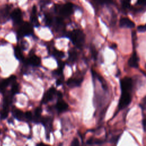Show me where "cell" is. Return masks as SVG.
Masks as SVG:
<instances>
[{
  "label": "cell",
  "mask_w": 146,
  "mask_h": 146,
  "mask_svg": "<svg viewBox=\"0 0 146 146\" xmlns=\"http://www.w3.org/2000/svg\"><path fill=\"white\" fill-rule=\"evenodd\" d=\"M136 3L139 6H145L146 5V0H137Z\"/></svg>",
  "instance_id": "cell-28"
},
{
  "label": "cell",
  "mask_w": 146,
  "mask_h": 146,
  "mask_svg": "<svg viewBox=\"0 0 146 146\" xmlns=\"http://www.w3.org/2000/svg\"><path fill=\"white\" fill-rule=\"evenodd\" d=\"M62 81L61 80V79H58V80H56V82L57 86L60 85V84H62Z\"/></svg>",
  "instance_id": "cell-30"
},
{
  "label": "cell",
  "mask_w": 146,
  "mask_h": 146,
  "mask_svg": "<svg viewBox=\"0 0 146 146\" xmlns=\"http://www.w3.org/2000/svg\"><path fill=\"white\" fill-rule=\"evenodd\" d=\"M25 117H26V119H27L28 120L33 121V115L30 111H26L25 112Z\"/></svg>",
  "instance_id": "cell-24"
},
{
  "label": "cell",
  "mask_w": 146,
  "mask_h": 146,
  "mask_svg": "<svg viewBox=\"0 0 146 146\" xmlns=\"http://www.w3.org/2000/svg\"><path fill=\"white\" fill-rule=\"evenodd\" d=\"M73 5L71 3H67L58 7L59 14L62 16H68L73 12Z\"/></svg>",
  "instance_id": "cell-5"
},
{
  "label": "cell",
  "mask_w": 146,
  "mask_h": 146,
  "mask_svg": "<svg viewBox=\"0 0 146 146\" xmlns=\"http://www.w3.org/2000/svg\"><path fill=\"white\" fill-rule=\"evenodd\" d=\"M33 32V27L29 22H23L21 24V26L18 31V34L20 36H23L31 35Z\"/></svg>",
  "instance_id": "cell-3"
},
{
  "label": "cell",
  "mask_w": 146,
  "mask_h": 146,
  "mask_svg": "<svg viewBox=\"0 0 146 146\" xmlns=\"http://www.w3.org/2000/svg\"><path fill=\"white\" fill-rule=\"evenodd\" d=\"M0 133H1V132H0Z\"/></svg>",
  "instance_id": "cell-32"
},
{
  "label": "cell",
  "mask_w": 146,
  "mask_h": 146,
  "mask_svg": "<svg viewBox=\"0 0 146 146\" xmlns=\"http://www.w3.org/2000/svg\"><path fill=\"white\" fill-rule=\"evenodd\" d=\"M13 115L18 120L25 121L26 119L25 113L19 110V109H17V108L14 109L13 110Z\"/></svg>",
  "instance_id": "cell-16"
},
{
  "label": "cell",
  "mask_w": 146,
  "mask_h": 146,
  "mask_svg": "<svg viewBox=\"0 0 146 146\" xmlns=\"http://www.w3.org/2000/svg\"><path fill=\"white\" fill-rule=\"evenodd\" d=\"M53 54L54 55V56L59 57V58H62L64 56V53L63 52L59 51L56 50H55L53 51Z\"/></svg>",
  "instance_id": "cell-25"
},
{
  "label": "cell",
  "mask_w": 146,
  "mask_h": 146,
  "mask_svg": "<svg viewBox=\"0 0 146 146\" xmlns=\"http://www.w3.org/2000/svg\"><path fill=\"white\" fill-rule=\"evenodd\" d=\"M19 84L16 83L15 82L14 83H13L12 84V87H11V91L10 92L14 95L15 94H17L19 92Z\"/></svg>",
  "instance_id": "cell-20"
},
{
  "label": "cell",
  "mask_w": 146,
  "mask_h": 146,
  "mask_svg": "<svg viewBox=\"0 0 146 146\" xmlns=\"http://www.w3.org/2000/svg\"><path fill=\"white\" fill-rule=\"evenodd\" d=\"M69 60L70 62H74L77 58V53L76 51L72 50L69 52Z\"/></svg>",
  "instance_id": "cell-21"
},
{
  "label": "cell",
  "mask_w": 146,
  "mask_h": 146,
  "mask_svg": "<svg viewBox=\"0 0 146 146\" xmlns=\"http://www.w3.org/2000/svg\"><path fill=\"white\" fill-rule=\"evenodd\" d=\"M9 10L10 8L7 6L0 8V21L2 22V21H6L7 19L9 14Z\"/></svg>",
  "instance_id": "cell-15"
},
{
  "label": "cell",
  "mask_w": 146,
  "mask_h": 146,
  "mask_svg": "<svg viewBox=\"0 0 146 146\" xmlns=\"http://www.w3.org/2000/svg\"><path fill=\"white\" fill-rule=\"evenodd\" d=\"M46 128V129H48L47 132L50 133L51 128H52V119L51 117L46 116V117H42L40 121Z\"/></svg>",
  "instance_id": "cell-11"
},
{
  "label": "cell",
  "mask_w": 146,
  "mask_h": 146,
  "mask_svg": "<svg viewBox=\"0 0 146 146\" xmlns=\"http://www.w3.org/2000/svg\"><path fill=\"white\" fill-rule=\"evenodd\" d=\"M135 23L133 21L128 18H121L119 21V26L124 28H133Z\"/></svg>",
  "instance_id": "cell-10"
},
{
  "label": "cell",
  "mask_w": 146,
  "mask_h": 146,
  "mask_svg": "<svg viewBox=\"0 0 146 146\" xmlns=\"http://www.w3.org/2000/svg\"><path fill=\"white\" fill-rule=\"evenodd\" d=\"M11 17L15 23L21 24L22 23V14L19 9H15L11 13Z\"/></svg>",
  "instance_id": "cell-7"
},
{
  "label": "cell",
  "mask_w": 146,
  "mask_h": 146,
  "mask_svg": "<svg viewBox=\"0 0 146 146\" xmlns=\"http://www.w3.org/2000/svg\"><path fill=\"white\" fill-rule=\"evenodd\" d=\"M56 92V91L55 88L51 87L50 88H49L43 96L42 103L45 104L51 101L53 99Z\"/></svg>",
  "instance_id": "cell-8"
},
{
  "label": "cell",
  "mask_w": 146,
  "mask_h": 146,
  "mask_svg": "<svg viewBox=\"0 0 146 146\" xmlns=\"http://www.w3.org/2000/svg\"><path fill=\"white\" fill-rule=\"evenodd\" d=\"M36 146H51V145H49L43 143H39L37 144Z\"/></svg>",
  "instance_id": "cell-29"
},
{
  "label": "cell",
  "mask_w": 146,
  "mask_h": 146,
  "mask_svg": "<svg viewBox=\"0 0 146 146\" xmlns=\"http://www.w3.org/2000/svg\"><path fill=\"white\" fill-rule=\"evenodd\" d=\"M70 38L74 45L77 47L80 48L83 46L84 43L85 35L80 30H74L70 33Z\"/></svg>",
  "instance_id": "cell-1"
},
{
  "label": "cell",
  "mask_w": 146,
  "mask_h": 146,
  "mask_svg": "<svg viewBox=\"0 0 146 146\" xmlns=\"http://www.w3.org/2000/svg\"><path fill=\"white\" fill-rule=\"evenodd\" d=\"M137 31L140 32H144L146 31V25H140L137 27Z\"/></svg>",
  "instance_id": "cell-27"
},
{
  "label": "cell",
  "mask_w": 146,
  "mask_h": 146,
  "mask_svg": "<svg viewBox=\"0 0 146 146\" xmlns=\"http://www.w3.org/2000/svg\"><path fill=\"white\" fill-rule=\"evenodd\" d=\"M121 92H130L132 89V80L131 78L125 76L120 80Z\"/></svg>",
  "instance_id": "cell-4"
},
{
  "label": "cell",
  "mask_w": 146,
  "mask_h": 146,
  "mask_svg": "<svg viewBox=\"0 0 146 146\" xmlns=\"http://www.w3.org/2000/svg\"><path fill=\"white\" fill-rule=\"evenodd\" d=\"M121 3L124 9H129L131 6V0H121Z\"/></svg>",
  "instance_id": "cell-22"
},
{
  "label": "cell",
  "mask_w": 146,
  "mask_h": 146,
  "mask_svg": "<svg viewBox=\"0 0 146 146\" xmlns=\"http://www.w3.org/2000/svg\"><path fill=\"white\" fill-rule=\"evenodd\" d=\"M70 146H79V140L76 138H74L72 141Z\"/></svg>",
  "instance_id": "cell-26"
},
{
  "label": "cell",
  "mask_w": 146,
  "mask_h": 146,
  "mask_svg": "<svg viewBox=\"0 0 146 146\" xmlns=\"http://www.w3.org/2000/svg\"><path fill=\"white\" fill-rule=\"evenodd\" d=\"M41 113H42V108L40 107H37L34 111V113L33 115V121L35 123H39L41 119Z\"/></svg>",
  "instance_id": "cell-18"
},
{
  "label": "cell",
  "mask_w": 146,
  "mask_h": 146,
  "mask_svg": "<svg viewBox=\"0 0 146 146\" xmlns=\"http://www.w3.org/2000/svg\"><path fill=\"white\" fill-rule=\"evenodd\" d=\"M128 65L133 68H137L139 66V57L136 52H133L128 60Z\"/></svg>",
  "instance_id": "cell-12"
},
{
  "label": "cell",
  "mask_w": 146,
  "mask_h": 146,
  "mask_svg": "<svg viewBox=\"0 0 146 146\" xmlns=\"http://www.w3.org/2000/svg\"><path fill=\"white\" fill-rule=\"evenodd\" d=\"M96 3L99 5H104L108 4L112 2V0H94Z\"/></svg>",
  "instance_id": "cell-23"
},
{
  "label": "cell",
  "mask_w": 146,
  "mask_h": 146,
  "mask_svg": "<svg viewBox=\"0 0 146 146\" xmlns=\"http://www.w3.org/2000/svg\"><path fill=\"white\" fill-rule=\"evenodd\" d=\"M55 107L56 110L59 112H63L64 111H66L68 109V106L67 103H66L64 101H63V100H60L57 102Z\"/></svg>",
  "instance_id": "cell-14"
},
{
  "label": "cell",
  "mask_w": 146,
  "mask_h": 146,
  "mask_svg": "<svg viewBox=\"0 0 146 146\" xmlns=\"http://www.w3.org/2000/svg\"><path fill=\"white\" fill-rule=\"evenodd\" d=\"M83 77L71 78L68 79V80L67 82V84L70 88L78 87L81 84L82 82H83Z\"/></svg>",
  "instance_id": "cell-9"
},
{
  "label": "cell",
  "mask_w": 146,
  "mask_h": 146,
  "mask_svg": "<svg viewBox=\"0 0 146 146\" xmlns=\"http://www.w3.org/2000/svg\"><path fill=\"white\" fill-rule=\"evenodd\" d=\"M14 54H15V57L18 59L22 60L23 59V54L22 52L21 47H20L18 46L15 47V48L14 49Z\"/></svg>",
  "instance_id": "cell-19"
},
{
  "label": "cell",
  "mask_w": 146,
  "mask_h": 146,
  "mask_svg": "<svg viewBox=\"0 0 146 146\" xmlns=\"http://www.w3.org/2000/svg\"><path fill=\"white\" fill-rule=\"evenodd\" d=\"M30 19L31 23L35 26H38L39 25V22L38 21V17L36 15V8L35 6H34L32 9V12L31 14Z\"/></svg>",
  "instance_id": "cell-17"
},
{
  "label": "cell",
  "mask_w": 146,
  "mask_h": 146,
  "mask_svg": "<svg viewBox=\"0 0 146 146\" xmlns=\"http://www.w3.org/2000/svg\"><path fill=\"white\" fill-rule=\"evenodd\" d=\"M16 76L14 75L10 76L9 78H6L0 82V92H3L6 88L10 84H13L15 82Z\"/></svg>",
  "instance_id": "cell-6"
},
{
  "label": "cell",
  "mask_w": 146,
  "mask_h": 146,
  "mask_svg": "<svg viewBox=\"0 0 146 146\" xmlns=\"http://www.w3.org/2000/svg\"><path fill=\"white\" fill-rule=\"evenodd\" d=\"M131 100L132 96L130 92H121L118 104L119 109L121 110L127 107L131 103Z\"/></svg>",
  "instance_id": "cell-2"
},
{
  "label": "cell",
  "mask_w": 146,
  "mask_h": 146,
  "mask_svg": "<svg viewBox=\"0 0 146 146\" xmlns=\"http://www.w3.org/2000/svg\"><path fill=\"white\" fill-rule=\"evenodd\" d=\"M27 63L33 66H39L40 64L41 60L39 57L35 54H33L27 59Z\"/></svg>",
  "instance_id": "cell-13"
},
{
  "label": "cell",
  "mask_w": 146,
  "mask_h": 146,
  "mask_svg": "<svg viewBox=\"0 0 146 146\" xmlns=\"http://www.w3.org/2000/svg\"><path fill=\"white\" fill-rule=\"evenodd\" d=\"M116 44H115V43H113L112 44L111 46H110V48H112V49H115L116 48Z\"/></svg>",
  "instance_id": "cell-31"
}]
</instances>
